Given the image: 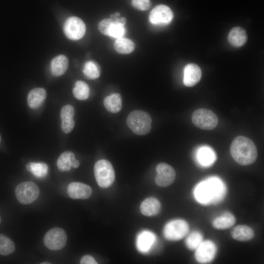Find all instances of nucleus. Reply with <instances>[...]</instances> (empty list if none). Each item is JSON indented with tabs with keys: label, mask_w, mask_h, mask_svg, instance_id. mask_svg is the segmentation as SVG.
Wrapping results in <instances>:
<instances>
[{
	"label": "nucleus",
	"mask_w": 264,
	"mask_h": 264,
	"mask_svg": "<svg viewBox=\"0 0 264 264\" xmlns=\"http://www.w3.org/2000/svg\"><path fill=\"white\" fill-rule=\"evenodd\" d=\"M68 60L63 55L55 57L50 65L51 71L54 76H60L64 74L68 67Z\"/></svg>",
	"instance_id": "21"
},
{
	"label": "nucleus",
	"mask_w": 264,
	"mask_h": 264,
	"mask_svg": "<svg viewBox=\"0 0 264 264\" xmlns=\"http://www.w3.org/2000/svg\"><path fill=\"white\" fill-rule=\"evenodd\" d=\"M0 140H1V137H0Z\"/></svg>",
	"instance_id": "41"
},
{
	"label": "nucleus",
	"mask_w": 264,
	"mask_h": 264,
	"mask_svg": "<svg viewBox=\"0 0 264 264\" xmlns=\"http://www.w3.org/2000/svg\"><path fill=\"white\" fill-rule=\"evenodd\" d=\"M232 158L238 164L247 166L257 159V147L252 140L244 136H238L232 141L230 146Z\"/></svg>",
	"instance_id": "1"
},
{
	"label": "nucleus",
	"mask_w": 264,
	"mask_h": 264,
	"mask_svg": "<svg viewBox=\"0 0 264 264\" xmlns=\"http://www.w3.org/2000/svg\"><path fill=\"white\" fill-rule=\"evenodd\" d=\"M231 235L235 240L241 242H246L251 240L254 237V232L247 225H238L232 229Z\"/></svg>",
	"instance_id": "20"
},
{
	"label": "nucleus",
	"mask_w": 264,
	"mask_h": 264,
	"mask_svg": "<svg viewBox=\"0 0 264 264\" xmlns=\"http://www.w3.org/2000/svg\"><path fill=\"white\" fill-rule=\"evenodd\" d=\"M216 252V245L213 242L203 241L196 249L195 258L199 263H208L213 260Z\"/></svg>",
	"instance_id": "12"
},
{
	"label": "nucleus",
	"mask_w": 264,
	"mask_h": 264,
	"mask_svg": "<svg viewBox=\"0 0 264 264\" xmlns=\"http://www.w3.org/2000/svg\"><path fill=\"white\" fill-rule=\"evenodd\" d=\"M67 193L71 198L85 199L90 197L92 189L89 186L86 184L73 182L68 185Z\"/></svg>",
	"instance_id": "13"
},
{
	"label": "nucleus",
	"mask_w": 264,
	"mask_h": 264,
	"mask_svg": "<svg viewBox=\"0 0 264 264\" xmlns=\"http://www.w3.org/2000/svg\"><path fill=\"white\" fill-rule=\"evenodd\" d=\"M122 100L119 93H113L107 96L104 100V105L108 111L117 113L122 108Z\"/></svg>",
	"instance_id": "23"
},
{
	"label": "nucleus",
	"mask_w": 264,
	"mask_h": 264,
	"mask_svg": "<svg viewBox=\"0 0 264 264\" xmlns=\"http://www.w3.org/2000/svg\"><path fill=\"white\" fill-rule=\"evenodd\" d=\"M189 226L182 220H174L168 222L163 229L164 237L170 241H177L185 237L188 233Z\"/></svg>",
	"instance_id": "6"
},
{
	"label": "nucleus",
	"mask_w": 264,
	"mask_h": 264,
	"mask_svg": "<svg viewBox=\"0 0 264 264\" xmlns=\"http://www.w3.org/2000/svg\"><path fill=\"white\" fill-rule=\"evenodd\" d=\"M114 21L116 23L122 24L124 26L127 22V20L125 17L118 18Z\"/></svg>",
	"instance_id": "36"
},
{
	"label": "nucleus",
	"mask_w": 264,
	"mask_h": 264,
	"mask_svg": "<svg viewBox=\"0 0 264 264\" xmlns=\"http://www.w3.org/2000/svg\"><path fill=\"white\" fill-rule=\"evenodd\" d=\"M125 32L124 25L116 23L114 21L110 27L108 36L118 39L122 38L125 34Z\"/></svg>",
	"instance_id": "32"
},
{
	"label": "nucleus",
	"mask_w": 264,
	"mask_h": 264,
	"mask_svg": "<svg viewBox=\"0 0 264 264\" xmlns=\"http://www.w3.org/2000/svg\"><path fill=\"white\" fill-rule=\"evenodd\" d=\"M79 165V161L78 160L75 159L72 163V168H77V167H78Z\"/></svg>",
	"instance_id": "38"
},
{
	"label": "nucleus",
	"mask_w": 264,
	"mask_h": 264,
	"mask_svg": "<svg viewBox=\"0 0 264 264\" xmlns=\"http://www.w3.org/2000/svg\"><path fill=\"white\" fill-rule=\"evenodd\" d=\"M198 158L199 162L203 166H209L213 163L216 156L213 151L208 147L200 148L198 153Z\"/></svg>",
	"instance_id": "26"
},
{
	"label": "nucleus",
	"mask_w": 264,
	"mask_h": 264,
	"mask_svg": "<svg viewBox=\"0 0 264 264\" xmlns=\"http://www.w3.org/2000/svg\"><path fill=\"white\" fill-rule=\"evenodd\" d=\"M161 209L159 201L154 197L146 198L140 204V210L144 216L153 217L157 215Z\"/></svg>",
	"instance_id": "17"
},
{
	"label": "nucleus",
	"mask_w": 264,
	"mask_h": 264,
	"mask_svg": "<svg viewBox=\"0 0 264 264\" xmlns=\"http://www.w3.org/2000/svg\"><path fill=\"white\" fill-rule=\"evenodd\" d=\"M132 6L141 11H146L150 9L151 6L150 0H132Z\"/></svg>",
	"instance_id": "34"
},
{
	"label": "nucleus",
	"mask_w": 264,
	"mask_h": 264,
	"mask_svg": "<svg viewBox=\"0 0 264 264\" xmlns=\"http://www.w3.org/2000/svg\"><path fill=\"white\" fill-rule=\"evenodd\" d=\"M173 17V13L168 6L160 4L155 6L151 11L149 21L154 25L163 26L169 24Z\"/></svg>",
	"instance_id": "10"
},
{
	"label": "nucleus",
	"mask_w": 264,
	"mask_h": 264,
	"mask_svg": "<svg viewBox=\"0 0 264 264\" xmlns=\"http://www.w3.org/2000/svg\"><path fill=\"white\" fill-rule=\"evenodd\" d=\"M67 239V235L64 229L60 227H54L45 233L44 242L49 249L59 250L65 246Z\"/></svg>",
	"instance_id": "8"
},
{
	"label": "nucleus",
	"mask_w": 264,
	"mask_h": 264,
	"mask_svg": "<svg viewBox=\"0 0 264 264\" xmlns=\"http://www.w3.org/2000/svg\"><path fill=\"white\" fill-rule=\"evenodd\" d=\"M74 109L70 105L64 106L60 112L62 120L61 129L66 133L70 132L74 128L75 121L73 119Z\"/></svg>",
	"instance_id": "15"
},
{
	"label": "nucleus",
	"mask_w": 264,
	"mask_h": 264,
	"mask_svg": "<svg viewBox=\"0 0 264 264\" xmlns=\"http://www.w3.org/2000/svg\"><path fill=\"white\" fill-rule=\"evenodd\" d=\"M157 173L155 182L159 187H165L172 184L176 178L174 168L165 163H160L156 167Z\"/></svg>",
	"instance_id": "11"
},
{
	"label": "nucleus",
	"mask_w": 264,
	"mask_h": 264,
	"mask_svg": "<svg viewBox=\"0 0 264 264\" xmlns=\"http://www.w3.org/2000/svg\"><path fill=\"white\" fill-rule=\"evenodd\" d=\"M46 96L45 90L41 88L31 89L27 97V104L32 109H37L42 106Z\"/></svg>",
	"instance_id": "16"
},
{
	"label": "nucleus",
	"mask_w": 264,
	"mask_h": 264,
	"mask_svg": "<svg viewBox=\"0 0 264 264\" xmlns=\"http://www.w3.org/2000/svg\"><path fill=\"white\" fill-rule=\"evenodd\" d=\"M200 67L195 64H188L184 67L183 83L185 86L192 87L197 84L201 77Z\"/></svg>",
	"instance_id": "14"
},
{
	"label": "nucleus",
	"mask_w": 264,
	"mask_h": 264,
	"mask_svg": "<svg viewBox=\"0 0 264 264\" xmlns=\"http://www.w3.org/2000/svg\"><path fill=\"white\" fill-rule=\"evenodd\" d=\"M15 250L13 241L6 236L0 234V254L8 255L13 253Z\"/></svg>",
	"instance_id": "29"
},
{
	"label": "nucleus",
	"mask_w": 264,
	"mask_h": 264,
	"mask_svg": "<svg viewBox=\"0 0 264 264\" xmlns=\"http://www.w3.org/2000/svg\"><path fill=\"white\" fill-rule=\"evenodd\" d=\"M235 222V216L230 213L226 212L215 219L212 225L217 229H226L233 226Z\"/></svg>",
	"instance_id": "22"
},
{
	"label": "nucleus",
	"mask_w": 264,
	"mask_h": 264,
	"mask_svg": "<svg viewBox=\"0 0 264 264\" xmlns=\"http://www.w3.org/2000/svg\"><path fill=\"white\" fill-rule=\"evenodd\" d=\"M155 241L154 235L150 231H144L138 236L136 240V246L139 251L147 252Z\"/></svg>",
	"instance_id": "18"
},
{
	"label": "nucleus",
	"mask_w": 264,
	"mask_h": 264,
	"mask_svg": "<svg viewBox=\"0 0 264 264\" xmlns=\"http://www.w3.org/2000/svg\"><path fill=\"white\" fill-rule=\"evenodd\" d=\"M74 96L79 100H85L88 98L89 95V88L87 83L82 81L76 82L72 90Z\"/></svg>",
	"instance_id": "28"
},
{
	"label": "nucleus",
	"mask_w": 264,
	"mask_h": 264,
	"mask_svg": "<svg viewBox=\"0 0 264 264\" xmlns=\"http://www.w3.org/2000/svg\"><path fill=\"white\" fill-rule=\"evenodd\" d=\"M75 158V155L71 151L63 152L58 157L57 165L60 172L69 171L72 168V163Z\"/></svg>",
	"instance_id": "24"
},
{
	"label": "nucleus",
	"mask_w": 264,
	"mask_h": 264,
	"mask_svg": "<svg viewBox=\"0 0 264 264\" xmlns=\"http://www.w3.org/2000/svg\"><path fill=\"white\" fill-rule=\"evenodd\" d=\"M50 264V263H48V262H47V263L44 262V263H42V264Z\"/></svg>",
	"instance_id": "39"
},
{
	"label": "nucleus",
	"mask_w": 264,
	"mask_h": 264,
	"mask_svg": "<svg viewBox=\"0 0 264 264\" xmlns=\"http://www.w3.org/2000/svg\"><path fill=\"white\" fill-rule=\"evenodd\" d=\"M80 264H96L97 262L95 259L90 255H85L81 259Z\"/></svg>",
	"instance_id": "35"
},
{
	"label": "nucleus",
	"mask_w": 264,
	"mask_h": 264,
	"mask_svg": "<svg viewBox=\"0 0 264 264\" xmlns=\"http://www.w3.org/2000/svg\"><path fill=\"white\" fill-rule=\"evenodd\" d=\"M94 173L97 184L103 188L110 187L115 179V172L112 165L106 159L99 160L96 162Z\"/></svg>",
	"instance_id": "4"
},
{
	"label": "nucleus",
	"mask_w": 264,
	"mask_h": 264,
	"mask_svg": "<svg viewBox=\"0 0 264 264\" xmlns=\"http://www.w3.org/2000/svg\"><path fill=\"white\" fill-rule=\"evenodd\" d=\"M26 169L35 176L40 178L44 177L48 170L47 165L42 162H29L26 165Z\"/></svg>",
	"instance_id": "27"
},
{
	"label": "nucleus",
	"mask_w": 264,
	"mask_h": 264,
	"mask_svg": "<svg viewBox=\"0 0 264 264\" xmlns=\"http://www.w3.org/2000/svg\"><path fill=\"white\" fill-rule=\"evenodd\" d=\"M1 217H0V223H1Z\"/></svg>",
	"instance_id": "40"
},
{
	"label": "nucleus",
	"mask_w": 264,
	"mask_h": 264,
	"mask_svg": "<svg viewBox=\"0 0 264 264\" xmlns=\"http://www.w3.org/2000/svg\"><path fill=\"white\" fill-rule=\"evenodd\" d=\"M192 121L194 125L199 129L211 130L216 127L219 120L217 115L211 110L200 108L193 112Z\"/></svg>",
	"instance_id": "5"
},
{
	"label": "nucleus",
	"mask_w": 264,
	"mask_h": 264,
	"mask_svg": "<svg viewBox=\"0 0 264 264\" xmlns=\"http://www.w3.org/2000/svg\"><path fill=\"white\" fill-rule=\"evenodd\" d=\"M120 16V13L118 12H116L114 14H111L110 16V18L113 19V20H115L116 19L119 18Z\"/></svg>",
	"instance_id": "37"
},
{
	"label": "nucleus",
	"mask_w": 264,
	"mask_h": 264,
	"mask_svg": "<svg viewBox=\"0 0 264 264\" xmlns=\"http://www.w3.org/2000/svg\"><path fill=\"white\" fill-rule=\"evenodd\" d=\"M83 72L86 78L89 79H96L100 75L99 67L94 62L91 61L85 64Z\"/></svg>",
	"instance_id": "30"
},
{
	"label": "nucleus",
	"mask_w": 264,
	"mask_h": 264,
	"mask_svg": "<svg viewBox=\"0 0 264 264\" xmlns=\"http://www.w3.org/2000/svg\"><path fill=\"white\" fill-rule=\"evenodd\" d=\"M114 48L119 53L127 54L132 53L134 50L135 44L132 40L122 37L117 39L115 41Z\"/></svg>",
	"instance_id": "25"
},
{
	"label": "nucleus",
	"mask_w": 264,
	"mask_h": 264,
	"mask_svg": "<svg viewBox=\"0 0 264 264\" xmlns=\"http://www.w3.org/2000/svg\"><path fill=\"white\" fill-rule=\"evenodd\" d=\"M247 40L245 30L241 27H235L230 31L228 35L229 43L235 47L243 45Z\"/></svg>",
	"instance_id": "19"
},
{
	"label": "nucleus",
	"mask_w": 264,
	"mask_h": 264,
	"mask_svg": "<svg viewBox=\"0 0 264 264\" xmlns=\"http://www.w3.org/2000/svg\"><path fill=\"white\" fill-rule=\"evenodd\" d=\"M86 25L82 20L77 17L68 18L64 25L66 36L71 40L81 39L86 32Z\"/></svg>",
	"instance_id": "9"
},
{
	"label": "nucleus",
	"mask_w": 264,
	"mask_h": 264,
	"mask_svg": "<svg viewBox=\"0 0 264 264\" xmlns=\"http://www.w3.org/2000/svg\"><path fill=\"white\" fill-rule=\"evenodd\" d=\"M223 194L222 185L217 179H210L198 185L195 190V197L202 203L214 202Z\"/></svg>",
	"instance_id": "2"
},
{
	"label": "nucleus",
	"mask_w": 264,
	"mask_h": 264,
	"mask_svg": "<svg viewBox=\"0 0 264 264\" xmlns=\"http://www.w3.org/2000/svg\"><path fill=\"white\" fill-rule=\"evenodd\" d=\"M15 195L18 201L22 204H29L35 201L40 194V190L36 184L32 181H25L16 188Z\"/></svg>",
	"instance_id": "7"
},
{
	"label": "nucleus",
	"mask_w": 264,
	"mask_h": 264,
	"mask_svg": "<svg viewBox=\"0 0 264 264\" xmlns=\"http://www.w3.org/2000/svg\"><path fill=\"white\" fill-rule=\"evenodd\" d=\"M203 241L202 235L198 231H194L190 234L185 240V245L188 249L194 250Z\"/></svg>",
	"instance_id": "31"
},
{
	"label": "nucleus",
	"mask_w": 264,
	"mask_h": 264,
	"mask_svg": "<svg viewBox=\"0 0 264 264\" xmlns=\"http://www.w3.org/2000/svg\"><path fill=\"white\" fill-rule=\"evenodd\" d=\"M152 118L150 114L143 110H135L127 118V124L130 129L139 135L148 133L152 127Z\"/></svg>",
	"instance_id": "3"
},
{
	"label": "nucleus",
	"mask_w": 264,
	"mask_h": 264,
	"mask_svg": "<svg viewBox=\"0 0 264 264\" xmlns=\"http://www.w3.org/2000/svg\"><path fill=\"white\" fill-rule=\"evenodd\" d=\"M114 20L111 18L105 19L100 21L98 24L99 31L103 35L108 36L109 30Z\"/></svg>",
	"instance_id": "33"
}]
</instances>
